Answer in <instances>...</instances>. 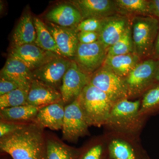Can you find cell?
<instances>
[{"label":"cell","instance_id":"1","mask_svg":"<svg viewBox=\"0 0 159 159\" xmlns=\"http://www.w3.org/2000/svg\"><path fill=\"white\" fill-rule=\"evenodd\" d=\"M0 148L12 159H45L44 129L33 122L26 123L0 139Z\"/></svg>","mask_w":159,"mask_h":159},{"label":"cell","instance_id":"2","mask_svg":"<svg viewBox=\"0 0 159 159\" xmlns=\"http://www.w3.org/2000/svg\"><path fill=\"white\" fill-rule=\"evenodd\" d=\"M134 53L140 57L151 58L159 29V19L152 16H136L131 19Z\"/></svg>","mask_w":159,"mask_h":159},{"label":"cell","instance_id":"3","mask_svg":"<svg viewBox=\"0 0 159 159\" xmlns=\"http://www.w3.org/2000/svg\"><path fill=\"white\" fill-rule=\"evenodd\" d=\"M78 98L90 126L106 124L115 102L105 93L89 83Z\"/></svg>","mask_w":159,"mask_h":159},{"label":"cell","instance_id":"4","mask_svg":"<svg viewBox=\"0 0 159 159\" xmlns=\"http://www.w3.org/2000/svg\"><path fill=\"white\" fill-rule=\"evenodd\" d=\"M159 60L151 57L140 61L129 74L123 78L128 97L140 96L156 84Z\"/></svg>","mask_w":159,"mask_h":159},{"label":"cell","instance_id":"5","mask_svg":"<svg viewBox=\"0 0 159 159\" xmlns=\"http://www.w3.org/2000/svg\"><path fill=\"white\" fill-rule=\"evenodd\" d=\"M89 126L78 97L66 106L61 129L63 140L77 142L80 138L89 134Z\"/></svg>","mask_w":159,"mask_h":159},{"label":"cell","instance_id":"6","mask_svg":"<svg viewBox=\"0 0 159 159\" xmlns=\"http://www.w3.org/2000/svg\"><path fill=\"white\" fill-rule=\"evenodd\" d=\"M89 83L105 93L114 102L128 98L124 79L104 66L91 75Z\"/></svg>","mask_w":159,"mask_h":159},{"label":"cell","instance_id":"7","mask_svg":"<svg viewBox=\"0 0 159 159\" xmlns=\"http://www.w3.org/2000/svg\"><path fill=\"white\" fill-rule=\"evenodd\" d=\"M107 53V49L99 40L90 44L79 43L74 61L84 72L91 76L103 65Z\"/></svg>","mask_w":159,"mask_h":159},{"label":"cell","instance_id":"8","mask_svg":"<svg viewBox=\"0 0 159 159\" xmlns=\"http://www.w3.org/2000/svg\"><path fill=\"white\" fill-rule=\"evenodd\" d=\"M90 76L84 72L74 61H72L64 76L60 88L62 101L65 104L71 103L79 97L89 83Z\"/></svg>","mask_w":159,"mask_h":159},{"label":"cell","instance_id":"9","mask_svg":"<svg viewBox=\"0 0 159 159\" xmlns=\"http://www.w3.org/2000/svg\"><path fill=\"white\" fill-rule=\"evenodd\" d=\"M141 102L129 101L127 98L114 103L109 116L107 125L115 128L127 129L138 120Z\"/></svg>","mask_w":159,"mask_h":159},{"label":"cell","instance_id":"10","mask_svg":"<svg viewBox=\"0 0 159 159\" xmlns=\"http://www.w3.org/2000/svg\"><path fill=\"white\" fill-rule=\"evenodd\" d=\"M72 61L66 57L57 56L32 71L33 79L45 83L60 91L63 78Z\"/></svg>","mask_w":159,"mask_h":159},{"label":"cell","instance_id":"11","mask_svg":"<svg viewBox=\"0 0 159 159\" xmlns=\"http://www.w3.org/2000/svg\"><path fill=\"white\" fill-rule=\"evenodd\" d=\"M130 23L129 16L119 13L102 19L98 40L108 49L120 39Z\"/></svg>","mask_w":159,"mask_h":159},{"label":"cell","instance_id":"12","mask_svg":"<svg viewBox=\"0 0 159 159\" xmlns=\"http://www.w3.org/2000/svg\"><path fill=\"white\" fill-rule=\"evenodd\" d=\"M9 55L20 60L32 71L59 56L43 50L34 43L12 47Z\"/></svg>","mask_w":159,"mask_h":159},{"label":"cell","instance_id":"13","mask_svg":"<svg viewBox=\"0 0 159 159\" xmlns=\"http://www.w3.org/2000/svg\"><path fill=\"white\" fill-rule=\"evenodd\" d=\"M45 25L63 56L70 59L74 58L79 43L78 32L76 29L61 27L50 22Z\"/></svg>","mask_w":159,"mask_h":159},{"label":"cell","instance_id":"14","mask_svg":"<svg viewBox=\"0 0 159 159\" xmlns=\"http://www.w3.org/2000/svg\"><path fill=\"white\" fill-rule=\"evenodd\" d=\"M71 3L79 10L83 20L91 18H104L118 13L115 1L76 0Z\"/></svg>","mask_w":159,"mask_h":159},{"label":"cell","instance_id":"15","mask_svg":"<svg viewBox=\"0 0 159 159\" xmlns=\"http://www.w3.org/2000/svg\"><path fill=\"white\" fill-rule=\"evenodd\" d=\"M62 100L59 90L36 79L31 82L28 94L27 105L43 107Z\"/></svg>","mask_w":159,"mask_h":159},{"label":"cell","instance_id":"16","mask_svg":"<svg viewBox=\"0 0 159 159\" xmlns=\"http://www.w3.org/2000/svg\"><path fill=\"white\" fill-rule=\"evenodd\" d=\"M1 78L13 81L20 88L30 89L32 71L20 60L9 55L1 71Z\"/></svg>","mask_w":159,"mask_h":159},{"label":"cell","instance_id":"17","mask_svg":"<svg viewBox=\"0 0 159 159\" xmlns=\"http://www.w3.org/2000/svg\"><path fill=\"white\" fill-rule=\"evenodd\" d=\"M65 104L62 100L42 107L33 122L42 128L52 130L62 129Z\"/></svg>","mask_w":159,"mask_h":159},{"label":"cell","instance_id":"18","mask_svg":"<svg viewBox=\"0 0 159 159\" xmlns=\"http://www.w3.org/2000/svg\"><path fill=\"white\" fill-rule=\"evenodd\" d=\"M48 22L66 28H75L83 20L79 10L73 5L61 4L51 9L46 15Z\"/></svg>","mask_w":159,"mask_h":159},{"label":"cell","instance_id":"19","mask_svg":"<svg viewBox=\"0 0 159 159\" xmlns=\"http://www.w3.org/2000/svg\"><path fill=\"white\" fill-rule=\"evenodd\" d=\"M45 159H77L79 151L49 132H45Z\"/></svg>","mask_w":159,"mask_h":159},{"label":"cell","instance_id":"20","mask_svg":"<svg viewBox=\"0 0 159 159\" xmlns=\"http://www.w3.org/2000/svg\"><path fill=\"white\" fill-rule=\"evenodd\" d=\"M141 61L134 53L118 56H107L103 65L122 78H125Z\"/></svg>","mask_w":159,"mask_h":159},{"label":"cell","instance_id":"21","mask_svg":"<svg viewBox=\"0 0 159 159\" xmlns=\"http://www.w3.org/2000/svg\"><path fill=\"white\" fill-rule=\"evenodd\" d=\"M36 32L31 14L25 13L21 17L12 36V47L34 43Z\"/></svg>","mask_w":159,"mask_h":159},{"label":"cell","instance_id":"22","mask_svg":"<svg viewBox=\"0 0 159 159\" xmlns=\"http://www.w3.org/2000/svg\"><path fill=\"white\" fill-rule=\"evenodd\" d=\"M42 107L25 105L4 109L0 111V119L2 121L19 123L33 122Z\"/></svg>","mask_w":159,"mask_h":159},{"label":"cell","instance_id":"23","mask_svg":"<svg viewBox=\"0 0 159 159\" xmlns=\"http://www.w3.org/2000/svg\"><path fill=\"white\" fill-rule=\"evenodd\" d=\"M33 21L36 32V38L34 43L45 51L64 57L45 24L38 18H34Z\"/></svg>","mask_w":159,"mask_h":159},{"label":"cell","instance_id":"24","mask_svg":"<svg viewBox=\"0 0 159 159\" xmlns=\"http://www.w3.org/2000/svg\"><path fill=\"white\" fill-rule=\"evenodd\" d=\"M115 2L119 14L128 16H151L149 1L116 0Z\"/></svg>","mask_w":159,"mask_h":159},{"label":"cell","instance_id":"25","mask_svg":"<svg viewBox=\"0 0 159 159\" xmlns=\"http://www.w3.org/2000/svg\"><path fill=\"white\" fill-rule=\"evenodd\" d=\"M29 89L19 88L0 96V110L27 105Z\"/></svg>","mask_w":159,"mask_h":159},{"label":"cell","instance_id":"26","mask_svg":"<svg viewBox=\"0 0 159 159\" xmlns=\"http://www.w3.org/2000/svg\"><path fill=\"white\" fill-rule=\"evenodd\" d=\"M133 53L130 23L120 39L107 49V56H118Z\"/></svg>","mask_w":159,"mask_h":159},{"label":"cell","instance_id":"27","mask_svg":"<svg viewBox=\"0 0 159 159\" xmlns=\"http://www.w3.org/2000/svg\"><path fill=\"white\" fill-rule=\"evenodd\" d=\"M159 109V84H156L145 92L141 103L139 116L144 112Z\"/></svg>","mask_w":159,"mask_h":159},{"label":"cell","instance_id":"28","mask_svg":"<svg viewBox=\"0 0 159 159\" xmlns=\"http://www.w3.org/2000/svg\"><path fill=\"white\" fill-rule=\"evenodd\" d=\"M109 148L111 156L114 159H136L132 147L122 140L112 141Z\"/></svg>","mask_w":159,"mask_h":159},{"label":"cell","instance_id":"29","mask_svg":"<svg viewBox=\"0 0 159 159\" xmlns=\"http://www.w3.org/2000/svg\"><path fill=\"white\" fill-rule=\"evenodd\" d=\"M102 19L91 18L83 20L76 28V30L79 31H91L98 32L100 29Z\"/></svg>","mask_w":159,"mask_h":159},{"label":"cell","instance_id":"30","mask_svg":"<svg viewBox=\"0 0 159 159\" xmlns=\"http://www.w3.org/2000/svg\"><path fill=\"white\" fill-rule=\"evenodd\" d=\"M27 123L0 121V139L8 135L22 127Z\"/></svg>","mask_w":159,"mask_h":159},{"label":"cell","instance_id":"31","mask_svg":"<svg viewBox=\"0 0 159 159\" xmlns=\"http://www.w3.org/2000/svg\"><path fill=\"white\" fill-rule=\"evenodd\" d=\"M103 147L100 144H94L88 148L83 154L80 158L77 157V159H101L102 157Z\"/></svg>","mask_w":159,"mask_h":159},{"label":"cell","instance_id":"32","mask_svg":"<svg viewBox=\"0 0 159 159\" xmlns=\"http://www.w3.org/2000/svg\"><path fill=\"white\" fill-rule=\"evenodd\" d=\"M79 43L90 44L96 42L99 40L98 32L91 31H79L78 33Z\"/></svg>","mask_w":159,"mask_h":159},{"label":"cell","instance_id":"33","mask_svg":"<svg viewBox=\"0 0 159 159\" xmlns=\"http://www.w3.org/2000/svg\"><path fill=\"white\" fill-rule=\"evenodd\" d=\"M19 88L17 84L13 81L4 78L0 79V96L8 93Z\"/></svg>","mask_w":159,"mask_h":159},{"label":"cell","instance_id":"34","mask_svg":"<svg viewBox=\"0 0 159 159\" xmlns=\"http://www.w3.org/2000/svg\"><path fill=\"white\" fill-rule=\"evenodd\" d=\"M151 14L159 19V0L149 1Z\"/></svg>","mask_w":159,"mask_h":159},{"label":"cell","instance_id":"35","mask_svg":"<svg viewBox=\"0 0 159 159\" xmlns=\"http://www.w3.org/2000/svg\"><path fill=\"white\" fill-rule=\"evenodd\" d=\"M152 58L159 60V29L155 43Z\"/></svg>","mask_w":159,"mask_h":159},{"label":"cell","instance_id":"36","mask_svg":"<svg viewBox=\"0 0 159 159\" xmlns=\"http://www.w3.org/2000/svg\"><path fill=\"white\" fill-rule=\"evenodd\" d=\"M156 84H159V65L157 70L156 77Z\"/></svg>","mask_w":159,"mask_h":159},{"label":"cell","instance_id":"37","mask_svg":"<svg viewBox=\"0 0 159 159\" xmlns=\"http://www.w3.org/2000/svg\"></svg>","mask_w":159,"mask_h":159}]
</instances>
